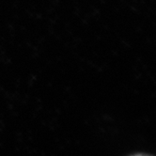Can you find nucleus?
<instances>
[{
    "instance_id": "obj_1",
    "label": "nucleus",
    "mask_w": 156,
    "mask_h": 156,
    "mask_svg": "<svg viewBox=\"0 0 156 156\" xmlns=\"http://www.w3.org/2000/svg\"><path fill=\"white\" fill-rule=\"evenodd\" d=\"M136 156H148V155H142V154H139V155H136Z\"/></svg>"
}]
</instances>
